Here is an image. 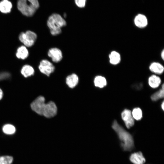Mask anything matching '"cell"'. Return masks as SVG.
<instances>
[{
    "instance_id": "17",
    "label": "cell",
    "mask_w": 164,
    "mask_h": 164,
    "mask_svg": "<svg viewBox=\"0 0 164 164\" xmlns=\"http://www.w3.org/2000/svg\"><path fill=\"white\" fill-rule=\"evenodd\" d=\"M34 70L33 67L28 64L23 66L21 70V73L25 78L33 75L34 73Z\"/></svg>"
},
{
    "instance_id": "16",
    "label": "cell",
    "mask_w": 164,
    "mask_h": 164,
    "mask_svg": "<svg viewBox=\"0 0 164 164\" xmlns=\"http://www.w3.org/2000/svg\"><path fill=\"white\" fill-rule=\"evenodd\" d=\"M12 7V3L8 0H2L0 2V11L2 13L10 12Z\"/></svg>"
},
{
    "instance_id": "15",
    "label": "cell",
    "mask_w": 164,
    "mask_h": 164,
    "mask_svg": "<svg viewBox=\"0 0 164 164\" xmlns=\"http://www.w3.org/2000/svg\"><path fill=\"white\" fill-rule=\"evenodd\" d=\"M79 81L78 76L75 73L68 76L66 78V83L70 88H73L77 84Z\"/></svg>"
},
{
    "instance_id": "26",
    "label": "cell",
    "mask_w": 164,
    "mask_h": 164,
    "mask_svg": "<svg viewBox=\"0 0 164 164\" xmlns=\"http://www.w3.org/2000/svg\"><path fill=\"white\" fill-rule=\"evenodd\" d=\"M3 96V91L2 89L0 88V100H1Z\"/></svg>"
},
{
    "instance_id": "7",
    "label": "cell",
    "mask_w": 164,
    "mask_h": 164,
    "mask_svg": "<svg viewBox=\"0 0 164 164\" xmlns=\"http://www.w3.org/2000/svg\"><path fill=\"white\" fill-rule=\"evenodd\" d=\"M135 26L140 29L146 28L148 24V20L147 17L144 14L139 13L135 15L134 19Z\"/></svg>"
},
{
    "instance_id": "2",
    "label": "cell",
    "mask_w": 164,
    "mask_h": 164,
    "mask_svg": "<svg viewBox=\"0 0 164 164\" xmlns=\"http://www.w3.org/2000/svg\"><path fill=\"white\" fill-rule=\"evenodd\" d=\"M66 25L64 19L59 14L53 13L48 18L47 25L51 35H57L61 32V28Z\"/></svg>"
},
{
    "instance_id": "3",
    "label": "cell",
    "mask_w": 164,
    "mask_h": 164,
    "mask_svg": "<svg viewBox=\"0 0 164 164\" xmlns=\"http://www.w3.org/2000/svg\"><path fill=\"white\" fill-rule=\"evenodd\" d=\"M38 0H18L17 7L23 15L32 16L39 7Z\"/></svg>"
},
{
    "instance_id": "20",
    "label": "cell",
    "mask_w": 164,
    "mask_h": 164,
    "mask_svg": "<svg viewBox=\"0 0 164 164\" xmlns=\"http://www.w3.org/2000/svg\"><path fill=\"white\" fill-rule=\"evenodd\" d=\"M3 133L8 135H11L14 134L16 132V128L14 125L10 124L4 125L2 128Z\"/></svg>"
},
{
    "instance_id": "8",
    "label": "cell",
    "mask_w": 164,
    "mask_h": 164,
    "mask_svg": "<svg viewBox=\"0 0 164 164\" xmlns=\"http://www.w3.org/2000/svg\"><path fill=\"white\" fill-rule=\"evenodd\" d=\"M57 112V108L55 104L50 101L46 104L45 109L43 115L47 118H51L56 115Z\"/></svg>"
},
{
    "instance_id": "12",
    "label": "cell",
    "mask_w": 164,
    "mask_h": 164,
    "mask_svg": "<svg viewBox=\"0 0 164 164\" xmlns=\"http://www.w3.org/2000/svg\"><path fill=\"white\" fill-rule=\"evenodd\" d=\"M108 58L109 62L113 65L119 64L121 60V54L115 50H113L108 55Z\"/></svg>"
},
{
    "instance_id": "5",
    "label": "cell",
    "mask_w": 164,
    "mask_h": 164,
    "mask_svg": "<svg viewBox=\"0 0 164 164\" xmlns=\"http://www.w3.org/2000/svg\"><path fill=\"white\" fill-rule=\"evenodd\" d=\"M46 104L44 97L40 96L31 103L30 107L32 110L35 112L39 115H43Z\"/></svg>"
},
{
    "instance_id": "24",
    "label": "cell",
    "mask_w": 164,
    "mask_h": 164,
    "mask_svg": "<svg viewBox=\"0 0 164 164\" xmlns=\"http://www.w3.org/2000/svg\"><path fill=\"white\" fill-rule=\"evenodd\" d=\"M86 1V0H75L76 5L80 8H84L85 6Z\"/></svg>"
},
{
    "instance_id": "19",
    "label": "cell",
    "mask_w": 164,
    "mask_h": 164,
    "mask_svg": "<svg viewBox=\"0 0 164 164\" xmlns=\"http://www.w3.org/2000/svg\"><path fill=\"white\" fill-rule=\"evenodd\" d=\"M95 86L100 88H103L107 84V80L106 78L101 76H96L94 80Z\"/></svg>"
},
{
    "instance_id": "22",
    "label": "cell",
    "mask_w": 164,
    "mask_h": 164,
    "mask_svg": "<svg viewBox=\"0 0 164 164\" xmlns=\"http://www.w3.org/2000/svg\"><path fill=\"white\" fill-rule=\"evenodd\" d=\"M132 114L133 118L137 120H140L142 117V111L139 108L134 109Z\"/></svg>"
},
{
    "instance_id": "18",
    "label": "cell",
    "mask_w": 164,
    "mask_h": 164,
    "mask_svg": "<svg viewBox=\"0 0 164 164\" xmlns=\"http://www.w3.org/2000/svg\"><path fill=\"white\" fill-rule=\"evenodd\" d=\"M161 82L160 78L155 75H152L150 76L148 79V83L149 86L152 88H155L158 87Z\"/></svg>"
},
{
    "instance_id": "6",
    "label": "cell",
    "mask_w": 164,
    "mask_h": 164,
    "mask_svg": "<svg viewBox=\"0 0 164 164\" xmlns=\"http://www.w3.org/2000/svg\"><path fill=\"white\" fill-rule=\"evenodd\" d=\"M38 68L41 72L48 76H49L55 70V67L53 64L46 60H42Z\"/></svg>"
},
{
    "instance_id": "21",
    "label": "cell",
    "mask_w": 164,
    "mask_h": 164,
    "mask_svg": "<svg viewBox=\"0 0 164 164\" xmlns=\"http://www.w3.org/2000/svg\"><path fill=\"white\" fill-rule=\"evenodd\" d=\"M164 84L162 85V88L159 91L153 94L151 99L153 101H156L164 97Z\"/></svg>"
},
{
    "instance_id": "4",
    "label": "cell",
    "mask_w": 164,
    "mask_h": 164,
    "mask_svg": "<svg viewBox=\"0 0 164 164\" xmlns=\"http://www.w3.org/2000/svg\"><path fill=\"white\" fill-rule=\"evenodd\" d=\"M37 38L36 34L30 30L27 31L25 32H22L19 36L20 41L26 47L32 46L35 42Z\"/></svg>"
},
{
    "instance_id": "25",
    "label": "cell",
    "mask_w": 164,
    "mask_h": 164,
    "mask_svg": "<svg viewBox=\"0 0 164 164\" xmlns=\"http://www.w3.org/2000/svg\"><path fill=\"white\" fill-rule=\"evenodd\" d=\"M160 56L162 60H164V50L163 49L161 52Z\"/></svg>"
},
{
    "instance_id": "11",
    "label": "cell",
    "mask_w": 164,
    "mask_h": 164,
    "mask_svg": "<svg viewBox=\"0 0 164 164\" xmlns=\"http://www.w3.org/2000/svg\"><path fill=\"white\" fill-rule=\"evenodd\" d=\"M129 159L134 164H144L145 162V159L141 152L132 153L130 156Z\"/></svg>"
},
{
    "instance_id": "10",
    "label": "cell",
    "mask_w": 164,
    "mask_h": 164,
    "mask_svg": "<svg viewBox=\"0 0 164 164\" xmlns=\"http://www.w3.org/2000/svg\"><path fill=\"white\" fill-rule=\"evenodd\" d=\"M48 56L50 57L54 62L57 63L62 59V53L59 49L54 47L50 49L48 52Z\"/></svg>"
},
{
    "instance_id": "1",
    "label": "cell",
    "mask_w": 164,
    "mask_h": 164,
    "mask_svg": "<svg viewBox=\"0 0 164 164\" xmlns=\"http://www.w3.org/2000/svg\"><path fill=\"white\" fill-rule=\"evenodd\" d=\"M112 127L117 134L121 142V145L125 151H131L134 147L132 136L121 126L116 120L114 121Z\"/></svg>"
},
{
    "instance_id": "13",
    "label": "cell",
    "mask_w": 164,
    "mask_h": 164,
    "mask_svg": "<svg viewBox=\"0 0 164 164\" xmlns=\"http://www.w3.org/2000/svg\"><path fill=\"white\" fill-rule=\"evenodd\" d=\"M149 69L151 72L155 74H161L164 71L163 66L157 62H152L149 66Z\"/></svg>"
},
{
    "instance_id": "23",
    "label": "cell",
    "mask_w": 164,
    "mask_h": 164,
    "mask_svg": "<svg viewBox=\"0 0 164 164\" xmlns=\"http://www.w3.org/2000/svg\"><path fill=\"white\" fill-rule=\"evenodd\" d=\"M13 161V157L10 156H0V164H11Z\"/></svg>"
},
{
    "instance_id": "27",
    "label": "cell",
    "mask_w": 164,
    "mask_h": 164,
    "mask_svg": "<svg viewBox=\"0 0 164 164\" xmlns=\"http://www.w3.org/2000/svg\"><path fill=\"white\" fill-rule=\"evenodd\" d=\"M164 101H163L161 105V108L163 111L164 110Z\"/></svg>"
},
{
    "instance_id": "28",
    "label": "cell",
    "mask_w": 164,
    "mask_h": 164,
    "mask_svg": "<svg viewBox=\"0 0 164 164\" xmlns=\"http://www.w3.org/2000/svg\"><path fill=\"white\" fill-rule=\"evenodd\" d=\"M63 15L64 17H65L67 15L65 13H64Z\"/></svg>"
},
{
    "instance_id": "9",
    "label": "cell",
    "mask_w": 164,
    "mask_h": 164,
    "mask_svg": "<svg viewBox=\"0 0 164 164\" xmlns=\"http://www.w3.org/2000/svg\"><path fill=\"white\" fill-rule=\"evenodd\" d=\"M121 116L127 128H129L134 125V119L130 110H124L121 113Z\"/></svg>"
},
{
    "instance_id": "14",
    "label": "cell",
    "mask_w": 164,
    "mask_h": 164,
    "mask_svg": "<svg viewBox=\"0 0 164 164\" xmlns=\"http://www.w3.org/2000/svg\"><path fill=\"white\" fill-rule=\"evenodd\" d=\"M29 54V51L26 47L22 45L17 48L16 56L18 59L24 60L28 57Z\"/></svg>"
}]
</instances>
